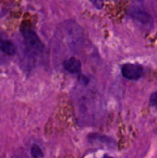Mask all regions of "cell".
Returning a JSON list of instances; mask_svg holds the SVG:
<instances>
[{
    "label": "cell",
    "instance_id": "obj_1",
    "mask_svg": "<svg viewBox=\"0 0 157 158\" xmlns=\"http://www.w3.org/2000/svg\"><path fill=\"white\" fill-rule=\"evenodd\" d=\"M20 31L22 33L24 42L30 51L38 54L43 50V44H42L41 40L37 36L36 32L28 24H22Z\"/></svg>",
    "mask_w": 157,
    "mask_h": 158
},
{
    "label": "cell",
    "instance_id": "obj_5",
    "mask_svg": "<svg viewBox=\"0 0 157 158\" xmlns=\"http://www.w3.org/2000/svg\"><path fill=\"white\" fill-rule=\"evenodd\" d=\"M31 155L32 158H43V153L42 149L40 148L39 145L37 144H32L31 147Z\"/></svg>",
    "mask_w": 157,
    "mask_h": 158
},
{
    "label": "cell",
    "instance_id": "obj_7",
    "mask_svg": "<svg viewBox=\"0 0 157 158\" xmlns=\"http://www.w3.org/2000/svg\"><path fill=\"white\" fill-rule=\"evenodd\" d=\"M93 5L96 7V8H99L101 9L104 6V0H90Z\"/></svg>",
    "mask_w": 157,
    "mask_h": 158
},
{
    "label": "cell",
    "instance_id": "obj_8",
    "mask_svg": "<svg viewBox=\"0 0 157 158\" xmlns=\"http://www.w3.org/2000/svg\"><path fill=\"white\" fill-rule=\"evenodd\" d=\"M103 158H113V157H111V156H104Z\"/></svg>",
    "mask_w": 157,
    "mask_h": 158
},
{
    "label": "cell",
    "instance_id": "obj_6",
    "mask_svg": "<svg viewBox=\"0 0 157 158\" xmlns=\"http://www.w3.org/2000/svg\"><path fill=\"white\" fill-rule=\"evenodd\" d=\"M150 104L157 109V92L151 94V96H150Z\"/></svg>",
    "mask_w": 157,
    "mask_h": 158
},
{
    "label": "cell",
    "instance_id": "obj_2",
    "mask_svg": "<svg viewBox=\"0 0 157 158\" xmlns=\"http://www.w3.org/2000/svg\"><path fill=\"white\" fill-rule=\"evenodd\" d=\"M121 73L124 78L130 81H137L142 78L143 74V69L139 64L126 63L121 67Z\"/></svg>",
    "mask_w": 157,
    "mask_h": 158
},
{
    "label": "cell",
    "instance_id": "obj_3",
    "mask_svg": "<svg viewBox=\"0 0 157 158\" xmlns=\"http://www.w3.org/2000/svg\"><path fill=\"white\" fill-rule=\"evenodd\" d=\"M65 69L72 74H77L81 72V63L79 59L75 57H70L68 60H65L63 63Z\"/></svg>",
    "mask_w": 157,
    "mask_h": 158
},
{
    "label": "cell",
    "instance_id": "obj_4",
    "mask_svg": "<svg viewBox=\"0 0 157 158\" xmlns=\"http://www.w3.org/2000/svg\"><path fill=\"white\" fill-rule=\"evenodd\" d=\"M0 51L8 56H13L16 54L17 50L12 42L4 38H0Z\"/></svg>",
    "mask_w": 157,
    "mask_h": 158
}]
</instances>
